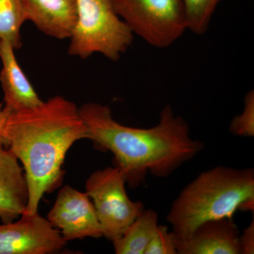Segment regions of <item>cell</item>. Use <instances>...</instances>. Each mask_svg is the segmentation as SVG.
<instances>
[{
    "instance_id": "obj_18",
    "label": "cell",
    "mask_w": 254,
    "mask_h": 254,
    "mask_svg": "<svg viewBox=\"0 0 254 254\" xmlns=\"http://www.w3.org/2000/svg\"><path fill=\"white\" fill-rule=\"evenodd\" d=\"M241 254H254V219L240 236Z\"/></svg>"
},
{
    "instance_id": "obj_10",
    "label": "cell",
    "mask_w": 254,
    "mask_h": 254,
    "mask_svg": "<svg viewBox=\"0 0 254 254\" xmlns=\"http://www.w3.org/2000/svg\"><path fill=\"white\" fill-rule=\"evenodd\" d=\"M26 21L56 39H69L77 21L76 0H20Z\"/></svg>"
},
{
    "instance_id": "obj_7",
    "label": "cell",
    "mask_w": 254,
    "mask_h": 254,
    "mask_svg": "<svg viewBox=\"0 0 254 254\" xmlns=\"http://www.w3.org/2000/svg\"><path fill=\"white\" fill-rule=\"evenodd\" d=\"M59 230L37 213L0 225V254H48L66 245Z\"/></svg>"
},
{
    "instance_id": "obj_16",
    "label": "cell",
    "mask_w": 254,
    "mask_h": 254,
    "mask_svg": "<svg viewBox=\"0 0 254 254\" xmlns=\"http://www.w3.org/2000/svg\"><path fill=\"white\" fill-rule=\"evenodd\" d=\"M230 131L235 136H254V91L246 95L243 112L237 115L230 125Z\"/></svg>"
},
{
    "instance_id": "obj_6",
    "label": "cell",
    "mask_w": 254,
    "mask_h": 254,
    "mask_svg": "<svg viewBox=\"0 0 254 254\" xmlns=\"http://www.w3.org/2000/svg\"><path fill=\"white\" fill-rule=\"evenodd\" d=\"M126 184L117 166L97 170L86 183V193L94 205L102 235L112 242L121 237L145 209L141 201L130 199Z\"/></svg>"
},
{
    "instance_id": "obj_17",
    "label": "cell",
    "mask_w": 254,
    "mask_h": 254,
    "mask_svg": "<svg viewBox=\"0 0 254 254\" xmlns=\"http://www.w3.org/2000/svg\"><path fill=\"white\" fill-rule=\"evenodd\" d=\"M144 254H177L175 234L169 232L168 227L158 225Z\"/></svg>"
},
{
    "instance_id": "obj_11",
    "label": "cell",
    "mask_w": 254,
    "mask_h": 254,
    "mask_svg": "<svg viewBox=\"0 0 254 254\" xmlns=\"http://www.w3.org/2000/svg\"><path fill=\"white\" fill-rule=\"evenodd\" d=\"M28 200L24 170L11 150L0 146V220L14 221L24 213Z\"/></svg>"
},
{
    "instance_id": "obj_13",
    "label": "cell",
    "mask_w": 254,
    "mask_h": 254,
    "mask_svg": "<svg viewBox=\"0 0 254 254\" xmlns=\"http://www.w3.org/2000/svg\"><path fill=\"white\" fill-rule=\"evenodd\" d=\"M158 225V213L144 209L123 235L113 241L115 254H144Z\"/></svg>"
},
{
    "instance_id": "obj_5",
    "label": "cell",
    "mask_w": 254,
    "mask_h": 254,
    "mask_svg": "<svg viewBox=\"0 0 254 254\" xmlns=\"http://www.w3.org/2000/svg\"><path fill=\"white\" fill-rule=\"evenodd\" d=\"M113 4L133 34L155 48H168L188 29L182 0H113Z\"/></svg>"
},
{
    "instance_id": "obj_14",
    "label": "cell",
    "mask_w": 254,
    "mask_h": 254,
    "mask_svg": "<svg viewBox=\"0 0 254 254\" xmlns=\"http://www.w3.org/2000/svg\"><path fill=\"white\" fill-rule=\"evenodd\" d=\"M26 18L20 0H0V40L9 41L15 50L22 46L21 29Z\"/></svg>"
},
{
    "instance_id": "obj_19",
    "label": "cell",
    "mask_w": 254,
    "mask_h": 254,
    "mask_svg": "<svg viewBox=\"0 0 254 254\" xmlns=\"http://www.w3.org/2000/svg\"><path fill=\"white\" fill-rule=\"evenodd\" d=\"M11 112L6 109L2 103H0V146L8 148V143L4 136L5 126Z\"/></svg>"
},
{
    "instance_id": "obj_2",
    "label": "cell",
    "mask_w": 254,
    "mask_h": 254,
    "mask_svg": "<svg viewBox=\"0 0 254 254\" xmlns=\"http://www.w3.org/2000/svg\"><path fill=\"white\" fill-rule=\"evenodd\" d=\"M4 136L7 148L22 163L26 175L28 200L23 214L26 215L37 213L44 195L60 186L68 150L88 138L77 105L60 95L11 113Z\"/></svg>"
},
{
    "instance_id": "obj_1",
    "label": "cell",
    "mask_w": 254,
    "mask_h": 254,
    "mask_svg": "<svg viewBox=\"0 0 254 254\" xmlns=\"http://www.w3.org/2000/svg\"><path fill=\"white\" fill-rule=\"evenodd\" d=\"M78 111L87 139L113 153L115 166L132 187L141 185L148 174L157 178L170 176L204 148L203 142L190 136L186 120L175 115L169 105L162 110L158 123L147 128L119 123L109 107L100 103H85Z\"/></svg>"
},
{
    "instance_id": "obj_3",
    "label": "cell",
    "mask_w": 254,
    "mask_h": 254,
    "mask_svg": "<svg viewBox=\"0 0 254 254\" xmlns=\"http://www.w3.org/2000/svg\"><path fill=\"white\" fill-rule=\"evenodd\" d=\"M254 211V170L217 166L203 172L174 200L166 216L177 239L203 222Z\"/></svg>"
},
{
    "instance_id": "obj_15",
    "label": "cell",
    "mask_w": 254,
    "mask_h": 254,
    "mask_svg": "<svg viewBox=\"0 0 254 254\" xmlns=\"http://www.w3.org/2000/svg\"><path fill=\"white\" fill-rule=\"evenodd\" d=\"M186 11L187 27L202 35L208 30L214 11L220 0H182Z\"/></svg>"
},
{
    "instance_id": "obj_9",
    "label": "cell",
    "mask_w": 254,
    "mask_h": 254,
    "mask_svg": "<svg viewBox=\"0 0 254 254\" xmlns=\"http://www.w3.org/2000/svg\"><path fill=\"white\" fill-rule=\"evenodd\" d=\"M240 236L233 219L208 220L186 238H176L177 254H242Z\"/></svg>"
},
{
    "instance_id": "obj_8",
    "label": "cell",
    "mask_w": 254,
    "mask_h": 254,
    "mask_svg": "<svg viewBox=\"0 0 254 254\" xmlns=\"http://www.w3.org/2000/svg\"><path fill=\"white\" fill-rule=\"evenodd\" d=\"M47 219L66 241L103 237L91 198L70 186L60 190Z\"/></svg>"
},
{
    "instance_id": "obj_4",
    "label": "cell",
    "mask_w": 254,
    "mask_h": 254,
    "mask_svg": "<svg viewBox=\"0 0 254 254\" xmlns=\"http://www.w3.org/2000/svg\"><path fill=\"white\" fill-rule=\"evenodd\" d=\"M77 21L68 53L81 59L101 54L117 61L131 46L133 34L114 9L113 0H76Z\"/></svg>"
},
{
    "instance_id": "obj_12",
    "label": "cell",
    "mask_w": 254,
    "mask_h": 254,
    "mask_svg": "<svg viewBox=\"0 0 254 254\" xmlns=\"http://www.w3.org/2000/svg\"><path fill=\"white\" fill-rule=\"evenodd\" d=\"M14 48L9 41L0 40L2 68L0 83L4 92V107L11 113L34 108L43 103L18 64Z\"/></svg>"
}]
</instances>
